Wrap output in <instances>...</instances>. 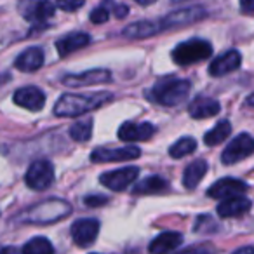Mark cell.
Masks as SVG:
<instances>
[{
    "label": "cell",
    "mask_w": 254,
    "mask_h": 254,
    "mask_svg": "<svg viewBox=\"0 0 254 254\" xmlns=\"http://www.w3.org/2000/svg\"><path fill=\"white\" fill-rule=\"evenodd\" d=\"M110 92H96V94H64L54 105V115L58 117H78L82 113L92 112L106 103L112 101Z\"/></svg>",
    "instance_id": "cell-1"
},
{
    "label": "cell",
    "mask_w": 254,
    "mask_h": 254,
    "mask_svg": "<svg viewBox=\"0 0 254 254\" xmlns=\"http://www.w3.org/2000/svg\"><path fill=\"white\" fill-rule=\"evenodd\" d=\"M71 205L66 200L61 198H49V200H42L33 204L26 211L21 212L18 221L28 223V225H51L64 219L70 216Z\"/></svg>",
    "instance_id": "cell-2"
},
{
    "label": "cell",
    "mask_w": 254,
    "mask_h": 254,
    "mask_svg": "<svg viewBox=\"0 0 254 254\" xmlns=\"http://www.w3.org/2000/svg\"><path fill=\"white\" fill-rule=\"evenodd\" d=\"M190 91H191L190 80L167 77L157 82L152 91L148 92V96L153 103H159L162 106H178L188 98Z\"/></svg>",
    "instance_id": "cell-3"
},
{
    "label": "cell",
    "mask_w": 254,
    "mask_h": 254,
    "mask_svg": "<svg viewBox=\"0 0 254 254\" xmlns=\"http://www.w3.org/2000/svg\"><path fill=\"white\" fill-rule=\"evenodd\" d=\"M173 61L180 66H188V64L200 63L212 56V46L204 39H191L187 42L178 44L173 49Z\"/></svg>",
    "instance_id": "cell-4"
},
{
    "label": "cell",
    "mask_w": 254,
    "mask_h": 254,
    "mask_svg": "<svg viewBox=\"0 0 254 254\" xmlns=\"http://www.w3.org/2000/svg\"><path fill=\"white\" fill-rule=\"evenodd\" d=\"M19 11L26 21L44 28L47 26V21L53 19L54 12H56V4L49 0H21Z\"/></svg>",
    "instance_id": "cell-5"
},
{
    "label": "cell",
    "mask_w": 254,
    "mask_h": 254,
    "mask_svg": "<svg viewBox=\"0 0 254 254\" xmlns=\"http://www.w3.org/2000/svg\"><path fill=\"white\" fill-rule=\"evenodd\" d=\"M54 167L49 160L46 159H39L35 162L30 164V167L26 169L25 174V183L28 188L35 191H42L47 190L51 185L54 183Z\"/></svg>",
    "instance_id": "cell-6"
},
{
    "label": "cell",
    "mask_w": 254,
    "mask_h": 254,
    "mask_svg": "<svg viewBox=\"0 0 254 254\" xmlns=\"http://www.w3.org/2000/svg\"><path fill=\"white\" fill-rule=\"evenodd\" d=\"M254 153V138L247 132H242L237 138H233L228 143L225 150L221 153V162L225 166H233L239 164L240 160L247 159Z\"/></svg>",
    "instance_id": "cell-7"
},
{
    "label": "cell",
    "mask_w": 254,
    "mask_h": 254,
    "mask_svg": "<svg viewBox=\"0 0 254 254\" xmlns=\"http://www.w3.org/2000/svg\"><path fill=\"white\" fill-rule=\"evenodd\" d=\"M207 16V11L200 5H193V7H185L180 9L176 12H171L166 18L160 19L164 30H173V28H180V26H187V25H193V23L200 21Z\"/></svg>",
    "instance_id": "cell-8"
},
{
    "label": "cell",
    "mask_w": 254,
    "mask_h": 254,
    "mask_svg": "<svg viewBox=\"0 0 254 254\" xmlns=\"http://www.w3.org/2000/svg\"><path fill=\"white\" fill-rule=\"evenodd\" d=\"M138 167H124V169L110 171L99 176V183L112 191H124L138 180Z\"/></svg>",
    "instance_id": "cell-9"
},
{
    "label": "cell",
    "mask_w": 254,
    "mask_h": 254,
    "mask_svg": "<svg viewBox=\"0 0 254 254\" xmlns=\"http://www.w3.org/2000/svg\"><path fill=\"white\" fill-rule=\"evenodd\" d=\"M141 155V150L138 146H122V148H96L91 153L92 162H122V160H132Z\"/></svg>",
    "instance_id": "cell-10"
},
{
    "label": "cell",
    "mask_w": 254,
    "mask_h": 254,
    "mask_svg": "<svg viewBox=\"0 0 254 254\" xmlns=\"http://www.w3.org/2000/svg\"><path fill=\"white\" fill-rule=\"evenodd\" d=\"M71 239L77 246L80 247H87L91 244H94L96 237L99 233V221L92 218H84V219H77V221L71 225L70 228Z\"/></svg>",
    "instance_id": "cell-11"
},
{
    "label": "cell",
    "mask_w": 254,
    "mask_h": 254,
    "mask_svg": "<svg viewBox=\"0 0 254 254\" xmlns=\"http://www.w3.org/2000/svg\"><path fill=\"white\" fill-rule=\"evenodd\" d=\"M247 190H249V185L244 183L242 180H237V178H223V180L216 181V183L209 188L207 197L225 200V198L246 193Z\"/></svg>",
    "instance_id": "cell-12"
},
{
    "label": "cell",
    "mask_w": 254,
    "mask_h": 254,
    "mask_svg": "<svg viewBox=\"0 0 254 254\" xmlns=\"http://www.w3.org/2000/svg\"><path fill=\"white\" fill-rule=\"evenodd\" d=\"M112 80V73L103 68H96V70H87L82 73L75 75H64L63 84L70 85V87H82V85H96V84H106Z\"/></svg>",
    "instance_id": "cell-13"
},
{
    "label": "cell",
    "mask_w": 254,
    "mask_h": 254,
    "mask_svg": "<svg viewBox=\"0 0 254 254\" xmlns=\"http://www.w3.org/2000/svg\"><path fill=\"white\" fill-rule=\"evenodd\" d=\"M155 132H157V129L152 124L124 122L122 126H120L117 136H119L120 141L134 143V141H146V139L152 138Z\"/></svg>",
    "instance_id": "cell-14"
},
{
    "label": "cell",
    "mask_w": 254,
    "mask_h": 254,
    "mask_svg": "<svg viewBox=\"0 0 254 254\" xmlns=\"http://www.w3.org/2000/svg\"><path fill=\"white\" fill-rule=\"evenodd\" d=\"M14 103L30 112H40L46 105V94L35 85H26L14 92Z\"/></svg>",
    "instance_id": "cell-15"
},
{
    "label": "cell",
    "mask_w": 254,
    "mask_h": 254,
    "mask_svg": "<svg viewBox=\"0 0 254 254\" xmlns=\"http://www.w3.org/2000/svg\"><path fill=\"white\" fill-rule=\"evenodd\" d=\"M240 64H242V56H240L239 51L235 49L226 51L219 58L211 61V64H209V75L211 77H223V75H228L232 71L239 70Z\"/></svg>",
    "instance_id": "cell-16"
},
{
    "label": "cell",
    "mask_w": 254,
    "mask_h": 254,
    "mask_svg": "<svg viewBox=\"0 0 254 254\" xmlns=\"http://www.w3.org/2000/svg\"><path fill=\"white\" fill-rule=\"evenodd\" d=\"M251 205H253V202L249 198L237 195V197H230L219 202L216 211H218L219 218H239V216H244L246 212H249Z\"/></svg>",
    "instance_id": "cell-17"
},
{
    "label": "cell",
    "mask_w": 254,
    "mask_h": 254,
    "mask_svg": "<svg viewBox=\"0 0 254 254\" xmlns=\"http://www.w3.org/2000/svg\"><path fill=\"white\" fill-rule=\"evenodd\" d=\"M164 32L162 28V23L160 19L157 21H136L132 25L126 26L122 32V35L126 39H131V40H139V39H148L152 35H157V33Z\"/></svg>",
    "instance_id": "cell-18"
},
{
    "label": "cell",
    "mask_w": 254,
    "mask_h": 254,
    "mask_svg": "<svg viewBox=\"0 0 254 254\" xmlns=\"http://www.w3.org/2000/svg\"><path fill=\"white\" fill-rule=\"evenodd\" d=\"M221 105H219L216 99L205 98V96H198L193 101L188 105V113H190L191 119H211V117L218 115Z\"/></svg>",
    "instance_id": "cell-19"
},
{
    "label": "cell",
    "mask_w": 254,
    "mask_h": 254,
    "mask_svg": "<svg viewBox=\"0 0 254 254\" xmlns=\"http://www.w3.org/2000/svg\"><path fill=\"white\" fill-rule=\"evenodd\" d=\"M91 42V37L87 33H82V32H75V33H70V35L63 37L56 42V49H58V54L61 58H66L70 54L77 53V51L84 49V47L89 46Z\"/></svg>",
    "instance_id": "cell-20"
},
{
    "label": "cell",
    "mask_w": 254,
    "mask_h": 254,
    "mask_svg": "<svg viewBox=\"0 0 254 254\" xmlns=\"http://www.w3.org/2000/svg\"><path fill=\"white\" fill-rule=\"evenodd\" d=\"M129 12L127 5H120L113 0H103L99 7H96L91 12V21L96 25H103L110 19V16H117V18H124Z\"/></svg>",
    "instance_id": "cell-21"
},
{
    "label": "cell",
    "mask_w": 254,
    "mask_h": 254,
    "mask_svg": "<svg viewBox=\"0 0 254 254\" xmlns=\"http://www.w3.org/2000/svg\"><path fill=\"white\" fill-rule=\"evenodd\" d=\"M183 237L178 232H164L157 239H153L148 246L150 254H167L181 246Z\"/></svg>",
    "instance_id": "cell-22"
},
{
    "label": "cell",
    "mask_w": 254,
    "mask_h": 254,
    "mask_svg": "<svg viewBox=\"0 0 254 254\" xmlns=\"http://www.w3.org/2000/svg\"><path fill=\"white\" fill-rule=\"evenodd\" d=\"M16 68L21 71H37L39 68H42L44 64V51L40 47H30V49L23 51L16 60Z\"/></svg>",
    "instance_id": "cell-23"
},
{
    "label": "cell",
    "mask_w": 254,
    "mask_h": 254,
    "mask_svg": "<svg viewBox=\"0 0 254 254\" xmlns=\"http://www.w3.org/2000/svg\"><path fill=\"white\" fill-rule=\"evenodd\" d=\"M207 173V162L204 159H197L185 169L183 173V185L187 190H193L198 183L202 181V178Z\"/></svg>",
    "instance_id": "cell-24"
},
{
    "label": "cell",
    "mask_w": 254,
    "mask_h": 254,
    "mask_svg": "<svg viewBox=\"0 0 254 254\" xmlns=\"http://www.w3.org/2000/svg\"><path fill=\"white\" fill-rule=\"evenodd\" d=\"M169 188L167 181L160 176H148L143 181H139L134 188H132V193L134 195H157L162 193Z\"/></svg>",
    "instance_id": "cell-25"
},
{
    "label": "cell",
    "mask_w": 254,
    "mask_h": 254,
    "mask_svg": "<svg viewBox=\"0 0 254 254\" xmlns=\"http://www.w3.org/2000/svg\"><path fill=\"white\" fill-rule=\"evenodd\" d=\"M230 134H232V124H230L228 120H221V122H218L212 127L211 131L205 132L204 143L207 146H218V145H221Z\"/></svg>",
    "instance_id": "cell-26"
},
{
    "label": "cell",
    "mask_w": 254,
    "mask_h": 254,
    "mask_svg": "<svg viewBox=\"0 0 254 254\" xmlns=\"http://www.w3.org/2000/svg\"><path fill=\"white\" fill-rule=\"evenodd\" d=\"M21 254H54V247L46 237H33L23 246Z\"/></svg>",
    "instance_id": "cell-27"
},
{
    "label": "cell",
    "mask_w": 254,
    "mask_h": 254,
    "mask_svg": "<svg viewBox=\"0 0 254 254\" xmlns=\"http://www.w3.org/2000/svg\"><path fill=\"white\" fill-rule=\"evenodd\" d=\"M195 150H197V141H195V138H190V136H187V138L178 139V141L174 143L173 146H171V148H169V155L173 157V159H183V157L193 153Z\"/></svg>",
    "instance_id": "cell-28"
},
{
    "label": "cell",
    "mask_w": 254,
    "mask_h": 254,
    "mask_svg": "<svg viewBox=\"0 0 254 254\" xmlns=\"http://www.w3.org/2000/svg\"><path fill=\"white\" fill-rule=\"evenodd\" d=\"M92 136V122L91 120H84V122H77L71 126L70 129V138L75 141H89Z\"/></svg>",
    "instance_id": "cell-29"
},
{
    "label": "cell",
    "mask_w": 254,
    "mask_h": 254,
    "mask_svg": "<svg viewBox=\"0 0 254 254\" xmlns=\"http://www.w3.org/2000/svg\"><path fill=\"white\" fill-rule=\"evenodd\" d=\"M85 4V0H56V7L63 9V11L73 12L80 9Z\"/></svg>",
    "instance_id": "cell-30"
},
{
    "label": "cell",
    "mask_w": 254,
    "mask_h": 254,
    "mask_svg": "<svg viewBox=\"0 0 254 254\" xmlns=\"http://www.w3.org/2000/svg\"><path fill=\"white\" fill-rule=\"evenodd\" d=\"M85 205H89V207H98V205H103L108 202V198L103 197V195H89V197H85Z\"/></svg>",
    "instance_id": "cell-31"
},
{
    "label": "cell",
    "mask_w": 254,
    "mask_h": 254,
    "mask_svg": "<svg viewBox=\"0 0 254 254\" xmlns=\"http://www.w3.org/2000/svg\"><path fill=\"white\" fill-rule=\"evenodd\" d=\"M240 2V11L246 12V14H251L254 12V0H239Z\"/></svg>",
    "instance_id": "cell-32"
},
{
    "label": "cell",
    "mask_w": 254,
    "mask_h": 254,
    "mask_svg": "<svg viewBox=\"0 0 254 254\" xmlns=\"http://www.w3.org/2000/svg\"><path fill=\"white\" fill-rule=\"evenodd\" d=\"M180 254H212V253L207 247H190V249H185Z\"/></svg>",
    "instance_id": "cell-33"
},
{
    "label": "cell",
    "mask_w": 254,
    "mask_h": 254,
    "mask_svg": "<svg viewBox=\"0 0 254 254\" xmlns=\"http://www.w3.org/2000/svg\"><path fill=\"white\" fill-rule=\"evenodd\" d=\"M232 254H254V247H253V246H244V247H239V249L233 251Z\"/></svg>",
    "instance_id": "cell-34"
},
{
    "label": "cell",
    "mask_w": 254,
    "mask_h": 254,
    "mask_svg": "<svg viewBox=\"0 0 254 254\" xmlns=\"http://www.w3.org/2000/svg\"><path fill=\"white\" fill-rule=\"evenodd\" d=\"M0 254H21L14 249V247H2L0 246Z\"/></svg>",
    "instance_id": "cell-35"
},
{
    "label": "cell",
    "mask_w": 254,
    "mask_h": 254,
    "mask_svg": "<svg viewBox=\"0 0 254 254\" xmlns=\"http://www.w3.org/2000/svg\"><path fill=\"white\" fill-rule=\"evenodd\" d=\"M138 4H141V5H150V4H155L157 0H136Z\"/></svg>",
    "instance_id": "cell-36"
},
{
    "label": "cell",
    "mask_w": 254,
    "mask_h": 254,
    "mask_svg": "<svg viewBox=\"0 0 254 254\" xmlns=\"http://www.w3.org/2000/svg\"><path fill=\"white\" fill-rule=\"evenodd\" d=\"M246 105H247V106H254V94L247 96V99H246Z\"/></svg>",
    "instance_id": "cell-37"
},
{
    "label": "cell",
    "mask_w": 254,
    "mask_h": 254,
    "mask_svg": "<svg viewBox=\"0 0 254 254\" xmlns=\"http://www.w3.org/2000/svg\"><path fill=\"white\" fill-rule=\"evenodd\" d=\"M173 2H190V0H173Z\"/></svg>",
    "instance_id": "cell-38"
}]
</instances>
